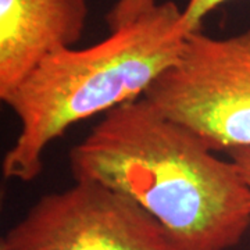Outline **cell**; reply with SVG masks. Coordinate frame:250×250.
<instances>
[{
	"mask_svg": "<svg viewBox=\"0 0 250 250\" xmlns=\"http://www.w3.org/2000/svg\"><path fill=\"white\" fill-rule=\"evenodd\" d=\"M160 113L146 98L104 114L70 152L74 181L134 200L172 250H228L250 227V187L231 159Z\"/></svg>",
	"mask_w": 250,
	"mask_h": 250,
	"instance_id": "obj_1",
	"label": "cell"
},
{
	"mask_svg": "<svg viewBox=\"0 0 250 250\" xmlns=\"http://www.w3.org/2000/svg\"><path fill=\"white\" fill-rule=\"evenodd\" d=\"M188 35L182 9L164 1L95 45L46 57L0 98L21 124L1 163L4 178L34 181L43 168L46 147L70 126L145 98L177 62Z\"/></svg>",
	"mask_w": 250,
	"mask_h": 250,
	"instance_id": "obj_2",
	"label": "cell"
},
{
	"mask_svg": "<svg viewBox=\"0 0 250 250\" xmlns=\"http://www.w3.org/2000/svg\"><path fill=\"white\" fill-rule=\"evenodd\" d=\"M145 98L214 152L250 147V27L229 38L189 34Z\"/></svg>",
	"mask_w": 250,
	"mask_h": 250,
	"instance_id": "obj_3",
	"label": "cell"
},
{
	"mask_svg": "<svg viewBox=\"0 0 250 250\" xmlns=\"http://www.w3.org/2000/svg\"><path fill=\"white\" fill-rule=\"evenodd\" d=\"M0 250H172L134 200L93 181L42 196L0 239Z\"/></svg>",
	"mask_w": 250,
	"mask_h": 250,
	"instance_id": "obj_4",
	"label": "cell"
},
{
	"mask_svg": "<svg viewBox=\"0 0 250 250\" xmlns=\"http://www.w3.org/2000/svg\"><path fill=\"white\" fill-rule=\"evenodd\" d=\"M88 11L86 0H0V98L46 57L75 45Z\"/></svg>",
	"mask_w": 250,
	"mask_h": 250,
	"instance_id": "obj_5",
	"label": "cell"
},
{
	"mask_svg": "<svg viewBox=\"0 0 250 250\" xmlns=\"http://www.w3.org/2000/svg\"><path fill=\"white\" fill-rule=\"evenodd\" d=\"M157 0H116L106 16L110 31L129 25L157 7Z\"/></svg>",
	"mask_w": 250,
	"mask_h": 250,
	"instance_id": "obj_6",
	"label": "cell"
},
{
	"mask_svg": "<svg viewBox=\"0 0 250 250\" xmlns=\"http://www.w3.org/2000/svg\"><path fill=\"white\" fill-rule=\"evenodd\" d=\"M231 0H189L182 9V21L188 34L202 31V24L211 11Z\"/></svg>",
	"mask_w": 250,
	"mask_h": 250,
	"instance_id": "obj_7",
	"label": "cell"
},
{
	"mask_svg": "<svg viewBox=\"0 0 250 250\" xmlns=\"http://www.w3.org/2000/svg\"><path fill=\"white\" fill-rule=\"evenodd\" d=\"M228 157L238 166L243 178L250 187V147H238L227 153Z\"/></svg>",
	"mask_w": 250,
	"mask_h": 250,
	"instance_id": "obj_8",
	"label": "cell"
}]
</instances>
